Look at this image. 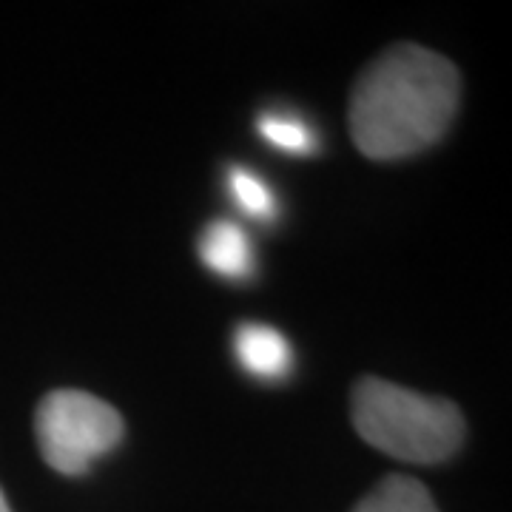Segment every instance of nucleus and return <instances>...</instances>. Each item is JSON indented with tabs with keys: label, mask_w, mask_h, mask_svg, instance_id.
Instances as JSON below:
<instances>
[{
	"label": "nucleus",
	"mask_w": 512,
	"mask_h": 512,
	"mask_svg": "<svg viewBox=\"0 0 512 512\" xmlns=\"http://www.w3.org/2000/svg\"><path fill=\"white\" fill-rule=\"evenodd\" d=\"M456 66L439 52L399 43L367 66L350 94V134L370 160L419 154L450 128L458 111Z\"/></svg>",
	"instance_id": "1"
},
{
	"label": "nucleus",
	"mask_w": 512,
	"mask_h": 512,
	"mask_svg": "<svg viewBox=\"0 0 512 512\" xmlns=\"http://www.w3.org/2000/svg\"><path fill=\"white\" fill-rule=\"evenodd\" d=\"M350 416L370 447L399 461L436 464L453 456L464 441V419L456 404L376 376L356 382Z\"/></svg>",
	"instance_id": "2"
},
{
	"label": "nucleus",
	"mask_w": 512,
	"mask_h": 512,
	"mask_svg": "<svg viewBox=\"0 0 512 512\" xmlns=\"http://www.w3.org/2000/svg\"><path fill=\"white\" fill-rule=\"evenodd\" d=\"M35 433L40 456L63 476H83L94 461L123 439L120 413L100 396L83 390H55L37 407Z\"/></svg>",
	"instance_id": "3"
},
{
	"label": "nucleus",
	"mask_w": 512,
	"mask_h": 512,
	"mask_svg": "<svg viewBox=\"0 0 512 512\" xmlns=\"http://www.w3.org/2000/svg\"><path fill=\"white\" fill-rule=\"evenodd\" d=\"M234 356L256 379H282L293 367L291 342L271 325H239L234 333Z\"/></svg>",
	"instance_id": "4"
},
{
	"label": "nucleus",
	"mask_w": 512,
	"mask_h": 512,
	"mask_svg": "<svg viewBox=\"0 0 512 512\" xmlns=\"http://www.w3.org/2000/svg\"><path fill=\"white\" fill-rule=\"evenodd\" d=\"M202 265L225 279H248L254 274L251 239L234 220H214L200 239Z\"/></svg>",
	"instance_id": "5"
},
{
	"label": "nucleus",
	"mask_w": 512,
	"mask_h": 512,
	"mask_svg": "<svg viewBox=\"0 0 512 512\" xmlns=\"http://www.w3.org/2000/svg\"><path fill=\"white\" fill-rule=\"evenodd\" d=\"M353 512H439V507L416 478L387 476L356 504Z\"/></svg>",
	"instance_id": "6"
},
{
	"label": "nucleus",
	"mask_w": 512,
	"mask_h": 512,
	"mask_svg": "<svg viewBox=\"0 0 512 512\" xmlns=\"http://www.w3.org/2000/svg\"><path fill=\"white\" fill-rule=\"evenodd\" d=\"M256 131L265 143H271L285 154H313L316 151V134L313 128L291 111H265L256 120Z\"/></svg>",
	"instance_id": "7"
},
{
	"label": "nucleus",
	"mask_w": 512,
	"mask_h": 512,
	"mask_svg": "<svg viewBox=\"0 0 512 512\" xmlns=\"http://www.w3.org/2000/svg\"><path fill=\"white\" fill-rule=\"evenodd\" d=\"M228 188H231L234 202L248 217H254V220H274L276 217L274 191L268 188V183L259 174L248 171V168H231L228 171Z\"/></svg>",
	"instance_id": "8"
},
{
	"label": "nucleus",
	"mask_w": 512,
	"mask_h": 512,
	"mask_svg": "<svg viewBox=\"0 0 512 512\" xmlns=\"http://www.w3.org/2000/svg\"><path fill=\"white\" fill-rule=\"evenodd\" d=\"M0 512H12V507H9V501H6L3 490H0Z\"/></svg>",
	"instance_id": "9"
}]
</instances>
